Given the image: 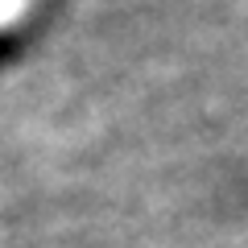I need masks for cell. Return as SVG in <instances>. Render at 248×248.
Returning a JSON list of instances; mask_svg holds the SVG:
<instances>
[{
	"label": "cell",
	"mask_w": 248,
	"mask_h": 248,
	"mask_svg": "<svg viewBox=\"0 0 248 248\" xmlns=\"http://www.w3.org/2000/svg\"><path fill=\"white\" fill-rule=\"evenodd\" d=\"M29 0H0V25H9V21H17L21 13H25Z\"/></svg>",
	"instance_id": "obj_1"
}]
</instances>
